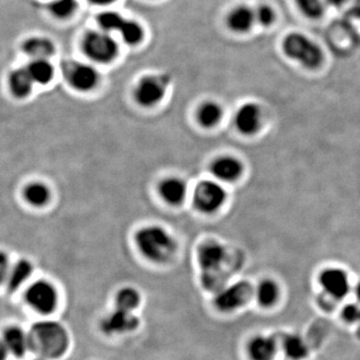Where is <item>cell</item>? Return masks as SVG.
I'll use <instances>...</instances> for the list:
<instances>
[{"mask_svg": "<svg viewBox=\"0 0 360 360\" xmlns=\"http://www.w3.org/2000/svg\"><path fill=\"white\" fill-rule=\"evenodd\" d=\"M140 323V318L134 312L116 309L104 316L101 329L106 335H123L136 331Z\"/></svg>", "mask_w": 360, "mask_h": 360, "instance_id": "obj_9", "label": "cell"}, {"mask_svg": "<svg viewBox=\"0 0 360 360\" xmlns=\"http://www.w3.org/2000/svg\"><path fill=\"white\" fill-rule=\"evenodd\" d=\"M222 116L223 112L221 106L218 103L208 101L199 107L198 112H197V120L201 123V127L211 129L220 123Z\"/></svg>", "mask_w": 360, "mask_h": 360, "instance_id": "obj_23", "label": "cell"}, {"mask_svg": "<svg viewBox=\"0 0 360 360\" xmlns=\"http://www.w3.org/2000/svg\"><path fill=\"white\" fill-rule=\"evenodd\" d=\"M10 270L8 257H6L5 255H2L1 258H0V275H1L2 283L5 281L6 277H8Z\"/></svg>", "mask_w": 360, "mask_h": 360, "instance_id": "obj_34", "label": "cell"}, {"mask_svg": "<svg viewBox=\"0 0 360 360\" xmlns=\"http://www.w3.org/2000/svg\"><path fill=\"white\" fill-rule=\"evenodd\" d=\"M327 3L331 4V6H335V8H339L342 6L346 0H325Z\"/></svg>", "mask_w": 360, "mask_h": 360, "instance_id": "obj_35", "label": "cell"}, {"mask_svg": "<svg viewBox=\"0 0 360 360\" xmlns=\"http://www.w3.org/2000/svg\"><path fill=\"white\" fill-rule=\"evenodd\" d=\"M32 271L34 266L28 260H19L15 263V266L10 268L5 279L8 292H14L18 290L31 277Z\"/></svg>", "mask_w": 360, "mask_h": 360, "instance_id": "obj_19", "label": "cell"}, {"mask_svg": "<svg viewBox=\"0 0 360 360\" xmlns=\"http://www.w3.org/2000/svg\"><path fill=\"white\" fill-rule=\"evenodd\" d=\"M83 49L91 60L99 64H110L118 53L116 40L104 31H91L86 34Z\"/></svg>", "mask_w": 360, "mask_h": 360, "instance_id": "obj_6", "label": "cell"}, {"mask_svg": "<svg viewBox=\"0 0 360 360\" xmlns=\"http://www.w3.org/2000/svg\"><path fill=\"white\" fill-rule=\"evenodd\" d=\"M197 259L203 270V279L221 281L219 271L227 259V250L222 245L216 242H206L199 248Z\"/></svg>", "mask_w": 360, "mask_h": 360, "instance_id": "obj_7", "label": "cell"}, {"mask_svg": "<svg viewBox=\"0 0 360 360\" xmlns=\"http://www.w3.org/2000/svg\"><path fill=\"white\" fill-rule=\"evenodd\" d=\"M28 333L29 351L36 357L47 360L62 359L70 346L68 331L55 320H40L30 327Z\"/></svg>", "mask_w": 360, "mask_h": 360, "instance_id": "obj_1", "label": "cell"}, {"mask_svg": "<svg viewBox=\"0 0 360 360\" xmlns=\"http://www.w3.org/2000/svg\"><path fill=\"white\" fill-rule=\"evenodd\" d=\"M283 47L287 57L296 60L305 68L318 69L324 60L322 49L301 34H288L284 39Z\"/></svg>", "mask_w": 360, "mask_h": 360, "instance_id": "obj_3", "label": "cell"}, {"mask_svg": "<svg viewBox=\"0 0 360 360\" xmlns=\"http://www.w3.org/2000/svg\"><path fill=\"white\" fill-rule=\"evenodd\" d=\"M67 79L75 90L86 92L97 86L99 77L97 71L90 65L75 64L69 68Z\"/></svg>", "mask_w": 360, "mask_h": 360, "instance_id": "obj_14", "label": "cell"}, {"mask_svg": "<svg viewBox=\"0 0 360 360\" xmlns=\"http://www.w3.org/2000/svg\"><path fill=\"white\" fill-rule=\"evenodd\" d=\"M125 19L116 12H104L97 17V21L103 31H119Z\"/></svg>", "mask_w": 360, "mask_h": 360, "instance_id": "obj_29", "label": "cell"}, {"mask_svg": "<svg viewBox=\"0 0 360 360\" xmlns=\"http://www.w3.org/2000/svg\"><path fill=\"white\" fill-rule=\"evenodd\" d=\"M136 244L143 257L153 263H166L175 257L177 244L162 227H143L136 235Z\"/></svg>", "mask_w": 360, "mask_h": 360, "instance_id": "obj_2", "label": "cell"}, {"mask_svg": "<svg viewBox=\"0 0 360 360\" xmlns=\"http://www.w3.org/2000/svg\"><path fill=\"white\" fill-rule=\"evenodd\" d=\"M54 51L53 43L45 38H31L23 43V51L32 60H49Z\"/></svg>", "mask_w": 360, "mask_h": 360, "instance_id": "obj_21", "label": "cell"}, {"mask_svg": "<svg viewBox=\"0 0 360 360\" xmlns=\"http://www.w3.org/2000/svg\"><path fill=\"white\" fill-rule=\"evenodd\" d=\"M296 2L299 10L309 18H320L324 13L322 0H296Z\"/></svg>", "mask_w": 360, "mask_h": 360, "instance_id": "obj_31", "label": "cell"}, {"mask_svg": "<svg viewBox=\"0 0 360 360\" xmlns=\"http://www.w3.org/2000/svg\"><path fill=\"white\" fill-rule=\"evenodd\" d=\"M255 12L258 25L268 27L274 23L277 14H275L273 8L268 4H261V5L258 6Z\"/></svg>", "mask_w": 360, "mask_h": 360, "instance_id": "obj_32", "label": "cell"}, {"mask_svg": "<svg viewBox=\"0 0 360 360\" xmlns=\"http://www.w3.org/2000/svg\"><path fill=\"white\" fill-rule=\"evenodd\" d=\"M166 91V83L162 77H149L138 84L134 97L140 105L151 107L162 101Z\"/></svg>", "mask_w": 360, "mask_h": 360, "instance_id": "obj_11", "label": "cell"}, {"mask_svg": "<svg viewBox=\"0 0 360 360\" xmlns=\"http://www.w3.org/2000/svg\"><path fill=\"white\" fill-rule=\"evenodd\" d=\"M28 73L34 79V83H49L54 75V68L49 60H32L27 66Z\"/></svg>", "mask_w": 360, "mask_h": 360, "instance_id": "obj_24", "label": "cell"}, {"mask_svg": "<svg viewBox=\"0 0 360 360\" xmlns=\"http://www.w3.org/2000/svg\"><path fill=\"white\" fill-rule=\"evenodd\" d=\"M257 23L255 12L246 5H240L231 10L227 17V25L236 34H246Z\"/></svg>", "mask_w": 360, "mask_h": 360, "instance_id": "obj_16", "label": "cell"}, {"mask_svg": "<svg viewBox=\"0 0 360 360\" xmlns=\"http://www.w3.org/2000/svg\"><path fill=\"white\" fill-rule=\"evenodd\" d=\"M118 32L127 44L138 45V43L142 42L143 29L140 23H136V21L125 19Z\"/></svg>", "mask_w": 360, "mask_h": 360, "instance_id": "obj_28", "label": "cell"}, {"mask_svg": "<svg viewBox=\"0 0 360 360\" xmlns=\"http://www.w3.org/2000/svg\"><path fill=\"white\" fill-rule=\"evenodd\" d=\"M34 79L30 77L27 68L16 69L10 75V88L17 99L28 97L34 88Z\"/></svg>", "mask_w": 360, "mask_h": 360, "instance_id": "obj_20", "label": "cell"}, {"mask_svg": "<svg viewBox=\"0 0 360 360\" xmlns=\"http://www.w3.org/2000/svg\"><path fill=\"white\" fill-rule=\"evenodd\" d=\"M251 360H273L277 355V344L270 336H257L247 348Z\"/></svg>", "mask_w": 360, "mask_h": 360, "instance_id": "obj_17", "label": "cell"}, {"mask_svg": "<svg viewBox=\"0 0 360 360\" xmlns=\"http://www.w3.org/2000/svg\"><path fill=\"white\" fill-rule=\"evenodd\" d=\"M1 346L8 355L21 359L29 351L28 333L14 325L6 327L2 333Z\"/></svg>", "mask_w": 360, "mask_h": 360, "instance_id": "obj_12", "label": "cell"}, {"mask_svg": "<svg viewBox=\"0 0 360 360\" xmlns=\"http://www.w3.org/2000/svg\"><path fill=\"white\" fill-rule=\"evenodd\" d=\"M320 283L327 296L336 300L344 299L350 290L348 273L337 268L323 270L320 275Z\"/></svg>", "mask_w": 360, "mask_h": 360, "instance_id": "obj_10", "label": "cell"}, {"mask_svg": "<svg viewBox=\"0 0 360 360\" xmlns=\"http://www.w3.org/2000/svg\"><path fill=\"white\" fill-rule=\"evenodd\" d=\"M54 16L58 18H67L77 10V0H54L49 6Z\"/></svg>", "mask_w": 360, "mask_h": 360, "instance_id": "obj_30", "label": "cell"}, {"mask_svg": "<svg viewBox=\"0 0 360 360\" xmlns=\"http://www.w3.org/2000/svg\"><path fill=\"white\" fill-rule=\"evenodd\" d=\"M114 303L117 309L134 312L142 303V294L136 288L123 287L117 292Z\"/></svg>", "mask_w": 360, "mask_h": 360, "instance_id": "obj_22", "label": "cell"}, {"mask_svg": "<svg viewBox=\"0 0 360 360\" xmlns=\"http://www.w3.org/2000/svg\"><path fill=\"white\" fill-rule=\"evenodd\" d=\"M355 296H357V298L359 299L360 301V283H357V285L355 286Z\"/></svg>", "mask_w": 360, "mask_h": 360, "instance_id": "obj_37", "label": "cell"}, {"mask_svg": "<svg viewBox=\"0 0 360 360\" xmlns=\"http://www.w3.org/2000/svg\"><path fill=\"white\" fill-rule=\"evenodd\" d=\"M227 201V192L218 182L203 180L199 182L193 193L195 207L203 214H214Z\"/></svg>", "mask_w": 360, "mask_h": 360, "instance_id": "obj_5", "label": "cell"}, {"mask_svg": "<svg viewBox=\"0 0 360 360\" xmlns=\"http://www.w3.org/2000/svg\"><path fill=\"white\" fill-rule=\"evenodd\" d=\"M236 129L244 136H253L261 125V110L255 103H245L237 110L234 118Z\"/></svg>", "mask_w": 360, "mask_h": 360, "instance_id": "obj_13", "label": "cell"}, {"mask_svg": "<svg viewBox=\"0 0 360 360\" xmlns=\"http://www.w3.org/2000/svg\"><path fill=\"white\" fill-rule=\"evenodd\" d=\"M90 1L97 4V5H107V4L112 3L116 0H90Z\"/></svg>", "mask_w": 360, "mask_h": 360, "instance_id": "obj_36", "label": "cell"}, {"mask_svg": "<svg viewBox=\"0 0 360 360\" xmlns=\"http://www.w3.org/2000/svg\"><path fill=\"white\" fill-rule=\"evenodd\" d=\"M342 316L344 322L355 323L360 322V307L355 303H349L342 309Z\"/></svg>", "mask_w": 360, "mask_h": 360, "instance_id": "obj_33", "label": "cell"}, {"mask_svg": "<svg viewBox=\"0 0 360 360\" xmlns=\"http://www.w3.org/2000/svg\"><path fill=\"white\" fill-rule=\"evenodd\" d=\"M31 360H47V359H40V357H36V359H34Z\"/></svg>", "mask_w": 360, "mask_h": 360, "instance_id": "obj_38", "label": "cell"}, {"mask_svg": "<svg viewBox=\"0 0 360 360\" xmlns=\"http://www.w3.org/2000/svg\"><path fill=\"white\" fill-rule=\"evenodd\" d=\"M283 346L286 357L292 360H301L309 355V348L305 339L298 335L286 336Z\"/></svg>", "mask_w": 360, "mask_h": 360, "instance_id": "obj_26", "label": "cell"}, {"mask_svg": "<svg viewBox=\"0 0 360 360\" xmlns=\"http://www.w3.org/2000/svg\"><path fill=\"white\" fill-rule=\"evenodd\" d=\"M257 298L260 307H272L279 299V285L271 279L262 281L257 290Z\"/></svg>", "mask_w": 360, "mask_h": 360, "instance_id": "obj_25", "label": "cell"}, {"mask_svg": "<svg viewBox=\"0 0 360 360\" xmlns=\"http://www.w3.org/2000/svg\"><path fill=\"white\" fill-rule=\"evenodd\" d=\"M244 166L237 158L221 156L211 164V172L216 179L224 182H233L242 177Z\"/></svg>", "mask_w": 360, "mask_h": 360, "instance_id": "obj_15", "label": "cell"}, {"mask_svg": "<svg viewBox=\"0 0 360 360\" xmlns=\"http://www.w3.org/2000/svg\"><path fill=\"white\" fill-rule=\"evenodd\" d=\"M25 197V201L30 205L41 207V206L49 203V198H51V190L44 184L40 183V182H34V183H30L29 185L26 186Z\"/></svg>", "mask_w": 360, "mask_h": 360, "instance_id": "obj_27", "label": "cell"}, {"mask_svg": "<svg viewBox=\"0 0 360 360\" xmlns=\"http://www.w3.org/2000/svg\"><path fill=\"white\" fill-rule=\"evenodd\" d=\"M253 296L250 284L237 283L221 288L214 297V307L222 312L240 309L248 303Z\"/></svg>", "mask_w": 360, "mask_h": 360, "instance_id": "obj_8", "label": "cell"}, {"mask_svg": "<svg viewBox=\"0 0 360 360\" xmlns=\"http://www.w3.org/2000/svg\"><path fill=\"white\" fill-rule=\"evenodd\" d=\"M25 299L30 309L42 316H49L57 309V290L49 281L39 279L26 288Z\"/></svg>", "mask_w": 360, "mask_h": 360, "instance_id": "obj_4", "label": "cell"}, {"mask_svg": "<svg viewBox=\"0 0 360 360\" xmlns=\"http://www.w3.org/2000/svg\"><path fill=\"white\" fill-rule=\"evenodd\" d=\"M186 184L179 179L164 180L159 185V194L166 203L170 205H179L185 198Z\"/></svg>", "mask_w": 360, "mask_h": 360, "instance_id": "obj_18", "label": "cell"}]
</instances>
